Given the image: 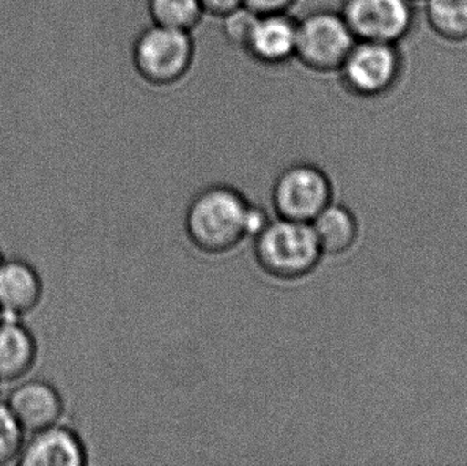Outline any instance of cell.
Segmentation results:
<instances>
[{
  "label": "cell",
  "instance_id": "obj_1",
  "mask_svg": "<svg viewBox=\"0 0 467 466\" xmlns=\"http://www.w3.org/2000/svg\"><path fill=\"white\" fill-rule=\"evenodd\" d=\"M266 224L265 213L250 208L230 186L205 189L194 197L186 213L189 238L210 254L230 251L244 235H257Z\"/></svg>",
  "mask_w": 467,
  "mask_h": 466
},
{
  "label": "cell",
  "instance_id": "obj_2",
  "mask_svg": "<svg viewBox=\"0 0 467 466\" xmlns=\"http://www.w3.org/2000/svg\"><path fill=\"white\" fill-rule=\"evenodd\" d=\"M196 59L193 33L150 24L136 36L131 62L140 78L155 88L180 84Z\"/></svg>",
  "mask_w": 467,
  "mask_h": 466
},
{
  "label": "cell",
  "instance_id": "obj_3",
  "mask_svg": "<svg viewBox=\"0 0 467 466\" xmlns=\"http://www.w3.org/2000/svg\"><path fill=\"white\" fill-rule=\"evenodd\" d=\"M321 254L313 227L302 222L280 219L268 223L255 241L258 264L282 281L307 275L317 265Z\"/></svg>",
  "mask_w": 467,
  "mask_h": 466
},
{
  "label": "cell",
  "instance_id": "obj_4",
  "mask_svg": "<svg viewBox=\"0 0 467 466\" xmlns=\"http://www.w3.org/2000/svg\"><path fill=\"white\" fill-rule=\"evenodd\" d=\"M356 41L340 11H312L296 19L294 59L313 73H337Z\"/></svg>",
  "mask_w": 467,
  "mask_h": 466
},
{
  "label": "cell",
  "instance_id": "obj_5",
  "mask_svg": "<svg viewBox=\"0 0 467 466\" xmlns=\"http://www.w3.org/2000/svg\"><path fill=\"white\" fill-rule=\"evenodd\" d=\"M402 71V57L395 44L357 40L337 74L346 90L372 98L389 92Z\"/></svg>",
  "mask_w": 467,
  "mask_h": 466
},
{
  "label": "cell",
  "instance_id": "obj_6",
  "mask_svg": "<svg viewBox=\"0 0 467 466\" xmlns=\"http://www.w3.org/2000/svg\"><path fill=\"white\" fill-rule=\"evenodd\" d=\"M332 188L328 177L315 164L298 163L287 167L274 186V207L287 221L313 222L331 204Z\"/></svg>",
  "mask_w": 467,
  "mask_h": 466
},
{
  "label": "cell",
  "instance_id": "obj_7",
  "mask_svg": "<svg viewBox=\"0 0 467 466\" xmlns=\"http://www.w3.org/2000/svg\"><path fill=\"white\" fill-rule=\"evenodd\" d=\"M340 14L359 41L397 44L414 24L413 0H345Z\"/></svg>",
  "mask_w": 467,
  "mask_h": 466
},
{
  "label": "cell",
  "instance_id": "obj_8",
  "mask_svg": "<svg viewBox=\"0 0 467 466\" xmlns=\"http://www.w3.org/2000/svg\"><path fill=\"white\" fill-rule=\"evenodd\" d=\"M5 404L26 435L60 423L65 415L62 394L41 378L19 380L7 394Z\"/></svg>",
  "mask_w": 467,
  "mask_h": 466
},
{
  "label": "cell",
  "instance_id": "obj_9",
  "mask_svg": "<svg viewBox=\"0 0 467 466\" xmlns=\"http://www.w3.org/2000/svg\"><path fill=\"white\" fill-rule=\"evenodd\" d=\"M296 19L290 13L255 14L242 51L264 66H280L296 57Z\"/></svg>",
  "mask_w": 467,
  "mask_h": 466
},
{
  "label": "cell",
  "instance_id": "obj_10",
  "mask_svg": "<svg viewBox=\"0 0 467 466\" xmlns=\"http://www.w3.org/2000/svg\"><path fill=\"white\" fill-rule=\"evenodd\" d=\"M16 464L82 466L87 464V449L78 434L57 423L26 435Z\"/></svg>",
  "mask_w": 467,
  "mask_h": 466
},
{
  "label": "cell",
  "instance_id": "obj_11",
  "mask_svg": "<svg viewBox=\"0 0 467 466\" xmlns=\"http://www.w3.org/2000/svg\"><path fill=\"white\" fill-rule=\"evenodd\" d=\"M44 284L40 273L26 260L0 262V316L22 319L40 305Z\"/></svg>",
  "mask_w": 467,
  "mask_h": 466
},
{
  "label": "cell",
  "instance_id": "obj_12",
  "mask_svg": "<svg viewBox=\"0 0 467 466\" xmlns=\"http://www.w3.org/2000/svg\"><path fill=\"white\" fill-rule=\"evenodd\" d=\"M38 342L22 319L0 316V383L19 382L32 371Z\"/></svg>",
  "mask_w": 467,
  "mask_h": 466
},
{
  "label": "cell",
  "instance_id": "obj_13",
  "mask_svg": "<svg viewBox=\"0 0 467 466\" xmlns=\"http://www.w3.org/2000/svg\"><path fill=\"white\" fill-rule=\"evenodd\" d=\"M313 232L323 254H342L356 243L358 227L350 211L328 205L313 221Z\"/></svg>",
  "mask_w": 467,
  "mask_h": 466
},
{
  "label": "cell",
  "instance_id": "obj_14",
  "mask_svg": "<svg viewBox=\"0 0 467 466\" xmlns=\"http://www.w3.org/2000/svg\"><path fill=\"white\" fill-rule=\"evenodd\" d=\"M425 13L439 37L451 43L467 41V0H427Z\"/></svg>",
  "mask_w": 467,
  "mask_h": 466
},
{
  "label": "cell",
  "instance_id": "obj_15",
  "mask_svg": "<svg viewBox=\"0 0 467 466\" xmlns=\"http://www.w3.org/2000/svg\"><path fill=\"white\" fill-rule=\"evenodd\" d=\"M148 14L152 24L192 33L205 16L200 0H148Z\"/></svg>",
  "mask_w": 467,
  "mask_h": 466
},
{
  "label": "cell",
  "instance_id": "obj_16",
  "mask_svg": "<svg viewBox=\"0 0 467 466\" xmlns=\"http://www.w3.org/2000/svg\"><path fill=\"white\" fill-rule=\"evenodd\" d=\"M26 432L19 426L5 401L0 402V466L18 461Z\"/></svg>",
  "mask_w": 467,
  "mask_h": 466
},
{
  "label": "cell",
  "instance_id": "obj_17",
  "mask_svg": "<svg viewBox=\"0 0 467 466\" xmlns=\"http://www.w3.org/2000/svg\"><path fill=\"white\" fill-rule=\"evenodd\" d=\"M255 13L242 5L238 10L233 11L229 16L222 18L223 22V33L227 40L233 46L238 47L242 49L244 40H246L247 32H249L250 25L254 19Z\"/></svg>",
  "mask_w": 467,
  "mask_h": 466
},
{
  "label": "cell",
  "instance_id": "obj_18",
  "mask_svg": "<svg viewBox=\"0 0 467 466\" xmlns=\"http://www.w3.org/2000/svg\"><path fill=\"white\" fill-rule=\"evenodd\" d=\"M298 0H244V5L255 14L290 13Z\"/></svg>",
  "mask_w": 467,
  "mask_h": 466
},
{
  "label": "cell",
  "instance_id": "obj_19",
  "mask_svg": "<svg viewBox=\"0 0 467 466\" xmlns=\"http://www.w3.org/2000/svg\"><path fill=\"white\" fill-rule=\"evenodd\" d=\"M205 16H215V18H224L233 11L238 10L244 5V0H200Z\"/></svg>",
  "mask_w": 467,
  "mask_h": 466
},
{
  "label": "cell",
  "instance_id": "obj_20",
  "mask_svg": "<svg viewBox=\"0 0 467 466\" xmlns=\"http://www.w3.org/2000/svg\"><path fill=\"white\" fill-rule=\"evenodd\" d=\"M2 260H3L2 254H0V262H2Z\"/></svg>",
  "mask_w": 467,
  "mask_h": 466
}]
</instances>
